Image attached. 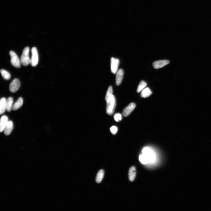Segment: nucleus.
Returning a JSON list of instances; mask_svg holds the SVG:
<instances>
[{
  "label": "nucleus",
  "instance_id": "obj_21",
  "mask_svg": "<svg viewBox=\"0 0 211 211\" xmlns=\"http://www.w3.org/2000/svg\"><path fill=\"white\" fill-rule=\"evenodd\" d=\"M139 160L140 162L144 164H147L149 162L147 158L143 154L140 155Z\"/></svg>",
  "mask_w": 211,
  "mask_h": 211
},
{
  "label": "nucleus",
  "instance_id": "obj_15",
  "mask_svg": "<svg viewBox=\"0 0 211 211\" xmlns=\"http://www.w3.org/2000/svg\"><path fill=\"white\" fill-rule=\"evenodd\" d=\"M23 99L22 97L19 98L13 105L12 108L13 110H15L21 107L23 104Z\"/></svg>",
  "mask_w": 211,
  "mask_h": 211
},
{
  "label": "nucleus",
  "instance_id": "obj_13",
  "mask_svg": "<svg viewBox=\"0 0 211 211\" xmlns=\"http://www.w3.org/2000/svg\"><path fill=\"white\" fill-rule=\"evenodd\" d=\"M136 175V169L135 167L132 166L130 168L129 171V179L131 182H133L135 179Z\"/></svg>",
  "mask_w": 211,
  "mask_h": 211
},
{
  "label": "nucleus",
  "instance_id": "obj_9",
  "mask_svg": "<svg viewBox=\"0 0 211 211\" xmlns=\"http://www.w3.org/2000/svg\"><path fill=\"white\" fill-rule=\"evenodd\" d=\"M169 62L168 60H163L155 62L153 63V65L155 69H158L162 68L168 64Z\"/></svg>",
  "mask_w": 211,
  "mask_h": 211
},
{
  "label": "nucleus",
  "instance_id": "obj_16",
  "mask_svg": "<svg viewBox=\"0 0 211 211\" xmlns=\"http://www.w3.org/2000/svg\"><path fill=\"white\" fill-rule=\"evenodd\" d=\"M13 99V97H10L7 100L6 110L8 112H11L12 109Z\"/></svg>",
  "mask_w": 211,
  "mask_h": 211
},
{
  "label": "nucleus",
  "instance_id": "obj_23",
  "mask_svg": "<svg viewBox=\"0 0 211 211\" xmlns=\"http://www.w3.org/2000/svg\"><path fill=\"white\" fill-rule=\"evenodd\" d=\"M114 117L115 121L117 122L121 120L122 118V115L119 113L115 115Z\"/></svg>",
  "mask_w": 211,
  "mask_h": 211
},
{
  "label": "nucleus",
  "instance_id": "obj_7",
  "mask_svg": "<svg viewBox=\"0 0 211 211\" xmlns=\"http://www.w3.org/2000/svg\"><path fill=\"white\" fill-rule=\"evenodd\" d=\"M136 107V105L135 103H130L124 110L123 112V116L125 117L128 116L132 112Z\"/></svg>",
  "mask_w": 211,
  "mask_h": 211
},
{
  "label": "nucleus",
  "instance_id": "obj_17",
  "mask_svg": "<svg viewBox=\"0 0 211 211\" xmlns=\"http://www.w3.org/2000/svg\"><path fill=\"white\" fill-rule=\"evenodd\" d=\"M105 172L104 170L101 169L98 173L96 178V181L97 183H101L104 178Z\"/></svg>",
  "mask_w": 211,
  "mask_h": 211
},
{
  "label": "nucleus",
  "instance_id": "obj_10",
  "mask_svg": "<svg viewBox=\"0 0 211 211\" xmlns=\"http://www.w3.org/2000/svg\"><path fill=\"white\" fill-rule=\"evenodd\" d=\"M124 72L122 69H120L116 73V84L117 86L121 84L123 79Z\"/></svg>",
  "mask_w": 211,
  "mask_h": 211
},
{
  "label": "nucleus",
  "instance_id": "obj_18",
  "mask_svg": "<svg viewBox=\"0 0 211 211\" xmlns=\"http://www.w3.org/2000/svg\"><path fill=\"white\" fill-rule=\"evenodd\" d=\"M152 94L150 89L148 87L144 89L141 94V96L143 98H147L149 96Z\"/></svg>",
  "mask_w": 211,
  "mask_h": 211
},
{
  "label": "nucleus",
  "instance_id": "obj_11",
  "mask_svg": "<svg viewBox=\"0 0 211 211\" xmlns=\"http://www.w3.org/2000/svg\"><path fill=\"white\" fill-rule=\"evenodd\" d=\"M8 122V118L7 116L4 115L1 117V123H0L1 132L4 131Z\"/></svg>",
  "mask_w": 211,
  "mask_h": 211
},
{
  "label": "nucleus",
  "instance_id": "obj_4",
  "mask_svg": "<svg viewBox=\"0 0 211 211\" xmlns=\"http://www.w3.org/2000/svg\"><path fill=\"white\" fill-rule=\"evenodd\" d=\"M142 152L143 154L146 157L149 162H153L155 161V154L151 149L149 148L146 147L143 149Z\"/></svg>",
  "mask_w": 211,
  "mask_h": 211
},
{
  "label": "nucleus",
  "instance_id": "obj_8",
  "mask_svg": "<svg viewBox=\"0 0 211 211\" xmlns=\"http://www.w3.org/2000/svg\"><path fill=\"white\" fill-rule=\"evenodd\" d=\"M119 64V61L117 58H112L111 59V69L112 73L116 74Z\"/></svg>",
  "mask_w": 211,
  "mask_h": 211
},
{
  "label": "nucleus",
  "instance_id": "obj_19",
  "mask_svg": "<svg viewBox=\"0 0 211 211\" xmlns=\"http://www.w3.org/2000/svg\"><path fill=\"white\" fill-rule=\"evenodd\" d=\"M1 74L3 78L6 80H9L11 78V75L6 70L1 69Z\"/></svg>",
  "mask_w": 211,
  "mask_h": 211
},
{
  "label": "nucleus",
  "instance_id": "obj_20",
  "mask_svg": "<svg viewBox=\"0 0 211 211\" xmlns=\"http://www.w3.org/2000/svg\"><path fill=\"white\" fill-rule=\"evenodd\" d=\"M147 84L144 81H142L140 82L138 86V87L137 91L138 93H139L146 86Z\"/></svg>",
  "mask_w": 211,
  "mask_h": 211
},
{
  "label": "nucleus",
  "instance_id": "obj_24",
  "mask_svg": "<svg viewBox=\"0 0 211 211\" xmlns=\"http://www.w3.org/2000/svg\"><path fill=\"white\" fill-rule=\"evenodd\" d=\"M110 132L113 134H115L117 132L118 128L115 126H112L110 129Z\"/></svg>",
  "mask_w": 211,
  "mask_h": 211
},
{
  "label": "nucleus",
  "instance_id": "obj_12",
  "mask_svg": "<svg viewBox=\"0 0 211 211\" xmlns=\"http://www.w3.org/2000/svg\"><path fill=\"white\" fill-rule=\"evenodd\" d=\"M13 128V123L11 121H8L4 130V133L6 136L11 134Z\"/></svg>",
  "mask_w": 211,
  "mask_h": 211
},
{
  "label": "nucleus",
  "instance_id": "obj_6",
  "mask_svg": "<svg viewBox=\"0 0 211 211\" xmlns=\"http://www.w3.org/2000/svg\"><path fill=\"white\" fill-rule=\"evenodd\" d=\"M21 86V83L19 80L15 78L10 84L9 89L10 91L15 93L17 91Z\"/></svg>",
  "mask_w": 211,
  "mask_h": 211
},
{
  "label": "nucleus",
  "instance_id": "obj_22",
  "mask_svg": "<svg viewBox=\"0 0 211 211\" xmlns=\"http://www.w3.org/2000/svg\"><path fill=\"white\" fill-rule=\"evenodd\" d=\"M113 89L112 87L110 86L108 87L105 97L106 100L110 96L113 95Z\"/></svg>",
  "mask_w": 211,
  "mask_h": 211
},
{
  "label": "nucleus",
  "instance_id": "obj_1",
  "mask_svg": "<svg viewBox=\"0 0 211 211\" xmlns=\"http://www.w3.org/2000/svg\"><path fill=\"white\" fill-rule=\"evenodd\" d=\"M106 111L107 114L112 115L114 113L116 106V100L114 96L113 95L106 100Z\"/></svg>",
  "mask_w": 211,
  "mask_h": 211
},
{
  "label": "nucleus",
  "instance_id": "obj_14",
  "mask_svg": "<svg viewBox=\"0 0 211 211\" xmlns=\"http://www.w3.org/2000/svg\"><path fill=\"white\" fill-rule=\"evenodd\" d=\"M7 100L4 97L2 98L0 100V114L2 115L4 113L6 110Z\"/></svg>",
  "mask_w": 211,
  "mask_h": 211
},
{
  "label": "nucleus",
  "instance_id": "obj_2",
  "mask_svg": "<svg viewBox=\"0 0 211 211\" xmlns=\"http://www.w3.org/2000/svg\"><path fill=\"white\" fill-rule=\"evenodd\" d=\"M29 48H25L21 55V64L24 66H27L30 63L31 58L29 56Z\"/></svg>",
  "mask_w": 211,
  "mask_h": 211
},
{
  "label": "nucleus",
  "instance_id": "obj_5",
  "mask_svg": "<svg viewBox=\"0 0 211 211\" xmlns=\"http://www.w3.org/2000/svg\"><path fill=\"white\" fill-rule=\"evenodd\" d=\"M32 57L31 58L30 64L32 67L36 66L38 62V56L37 48L35 47L32 49Z\"/></svg>",
  "mask_w": 211,
  "mask_h": 211
},
{
  "label": "nucleus",
  "instance_id": "obj_3",
  "mask_svg": "<svg viewBox=\"0 0 211 211\" xmlns=\"http://www.w3.org/2000/svg\"><path fill=\"white\" fill-rule=\"evenodd\" d=\"M9 54L11 57V63L14 67L18 68L21 67V62L16 53L13 51L9 52Z\"/></svg>",
  "mask_w": 211,
  "mask_h": 211
}]
</instances>
